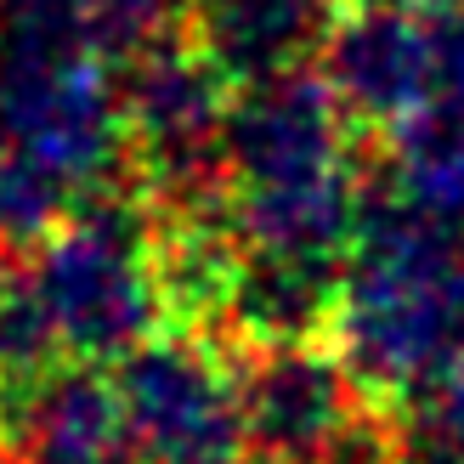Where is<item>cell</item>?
<instances>
[{"label":"cell","mask_w":464,"mask_h":464,"mask_svg":"<svg viewBox=\"0 0 464 464\" xmlns=\"http://www.w3.org/2000/svg\"><path fill=\"white\" fill-rule=\"evenodd\" d=\"M408 420H425L430 430H442L448 442H459V448H464V357H459L448 374L430 385V397L413 408Z\"/></svg>","instance_id":"11"},{"label":"cell","mask_w":464,"mask_h":464,"mask_svg":"<svg viewBox=\"0 0 464 464\" xmlns=\"http://www.w3.org/2000/svg\"><path fill=\"white\" fill-rule=\"evenodd\" d=\"M232 188H289L345 170V108L317 74L249 85L227 113Z\"/></svg>","instance_id":"4"},{"label":"cell","mask_w":464,"mask_h":464,"mask_svg":"<svg viewBox=\"0 0 464 464\" xmlns=\"http://www.w3.org/2000/svg\"><path fill=\"white\" fill-rule=\"evenodd\" d=\"M193 45L227 85H266L300 74V63L334 34L329 0H193Z\"/></svg>","instance_id":"6"},{"label":"cell","mask_w":464,"mask_h":464,"mask_svg":"<svg viewBox=\"0 0 464 464\" xmlns=\"http://www.w3.org/2000/svg\"><path fill=\"white\" fill-rule=\"evenodd\" d=\"M23 464H142L113 374L63 368L34 402L17 442Z\"/></svg>","instance_id":"7"},{"label":"cell","mask_w":464,"mask_h":464,"mask_svg":"<svg viewBox=\"0 0 464 464\" xmlns=\"http://www.w3.org/2000/svg\"><path fill=\"white\" fill-rule=\"evenodd\" d=\"M74 210H80V193L57 170H45L40 159L17 148H0V249L12 261L29 249H45Z\"/></svg>","instance_id":"8"},{"label":"cell","mask_w":464,"mask_h":464,"mask_svg":"<svg viewBox=\"0 0 464 464\" xmlns=\"http://www.w3.org/2000/svg\"><path fill=\"white\" fill-rule=\"evenodd\" d=\"M244 391V464H329L368 413L362 391L329 340L249 352L238 362Z\"/></svg>","instance_id":"3"},{"label":"cell","mask_w":464,"mask_h":464,"mask_svg":"<svg viewBox=\"0 0 464 464\" xmlns=\"http://www.w3.org/2000/svg\"><path fill=\"white\" fill-rule=\"evenodd\" d=\"M0 464H23V453H17V448L6 442V436H0Z\"/></svg>","instance_id":"12"},{"label":"cell","mask_w":464,"mask_h":464,"mask_svg":"<svg viewBox=\"0 0 464 464\" xmlns=\"http://www.w3.org/2000/svg\"><path fill=\"white\" fill-rule=\"evenodd\" d=\"M153 249L159 216L148 198L125 188L85 193L68 227L45 249H34L29 277L52 306L74 368H120L148 340L176 329Z\"/></svg>","instance_id":"1"},{"label":"cell","mask_w":464,"mask_h":464,"mask_svg":"<svg viewBox=\"0 0 464 464\" xmlns=\"http://www.w3.org/2000/svg\"><path fill=\"white\" fill-rule=\"evenodd\" d=\"M193 17V0H91V52L136 63L176 45V29Z\"/></svg>","instance_id":"10"},{"label":"cell","mask_w":464,"mask_h":464,"mask_svg":"<svg viewBox=\"0 0 464 464\" xmlns=\"http://www.w3.org/2000/svg\"><path fill=\"white\" fill-rule=\"evenodd\" d=\"M91 0H0V63L57 68L85 57Z\"/></svg>","instance_id":"9"},{"label":"cell","mask_w":464,"mask_h":464,"mask_svg":"<svg viewBox=\"0 0 464 464\" xmlns=\"http://www.w3.org/2000/svg\"><path fill=\"white\" fill-rule=\"evenodd\" d=\"M238 352L198 329H165L113 368L142 464H244Z\"/></svg>","instance_id":"2"},{"label":"cell","mask_w":464,"mask_h":464,"mask_svg":"<svg viewBox=\"0 0 464 464\" xmlns=\"http://www.w3.org/2000/svg\"><path fill=\"white\" fill-rule=\"evenodd\" d=\"M323 80L357 120L408 125L436 102V40L413 12L368 6L334 23L323 45Z\"/></svg>","instance_id":"5"}]
</instances>
